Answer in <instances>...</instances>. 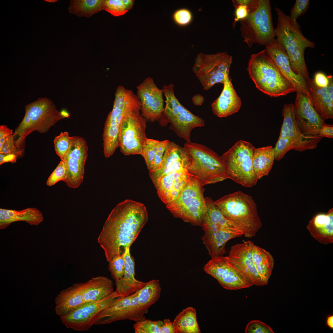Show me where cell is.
I'll use <instances>...</instances> for the list:
<instances>
[{"mask_svg": "<svg viewBox=\"0 0 333 333\" xmlns=\"http://www.w3.org/2000/svg\"><path fill=\"white\" fill-rule=\"evenodd\" d=\"M145 206L131 199L119 203L105 222L97 242L109 262L135 241L148 220ZM124 253V252H123Z\"/></svg>", "mask_w": 333, "mask_h": 333, "instance_id": "1", "label": "cell"}, {"mask_svg": "<svg viewBox=\"0 0 333 333\" xmlns=\"http://www.w3.org/2000/svg\"><path fill=\"white\" fill-rule=\"evenodd\" d=\"M275 9L278 15L274 29L275 39L285 49L294 71L308 81L310 78L305 61V51L307 48H314L315 43L304 36L297 21H292L280 9L275 7Z\"/></svg>", "mask_w": 333, "mask_h": 333, "instance_id": "2", "label": "cell"}, {"mask_svg": "<svg viewBox=\"0 0 333 333\" xmlns=\"http://www.w3.org/2000/svg\"><path fill=\"white\" fill-rule=\"evenodd\" d=\"M113 283L108 278L98 276L78 282L60 291L55 298V309L60 317L88 303L106 297L114 292Z\"/></svg>", "mask_w": 333, "mask_h": 333, "instance_id": "3", "label": "cell"}, {"mask_svg": "<svg viewBox=\"0 0 333 333\" xmlns=\"http://www.w3.org/2000/svg\"><path fill=\"white\" fill-rule=\"evenodd\" d=\"M247 69L257 88L270 97L286 96L296 92L265 49L251 55Z\"/></svg>", "mask_w": 333, "mask_h": 333, "instance_id": "4", "label": "cell"}, {"mask_svg": "<svg viewBox=\"0 0 333 333\" xmlns=\"http://www.w3.org/2000/svg\"><path fill=\"white\" fill-rule=\"evenodd\" d=\"M214 202L226 218L241 229L245 237L254 236L261 227L256 204L248 195L239 191Z\"/></svg>", "mask_w": 333, "mask_h": 333, "instance_id": "5", "label": "cell"}, {"mask_svg": "<svg viewBox=\"0 0 333 333\" xmlns=\"http://www.w3.org/2000/svg\"><path fill=\"white\" fill-rule=\"evenodd\" d=\"M25 109L24 116L13 134L15 146L23 153L28 134L35 131L46 133L58 121L64 118L53 102L46 97L39 98L26 105Z\"/></svg>", "mask_w": 333, "mask_h": 333, "instance_id": "6", "label": "cell"}, {"mask_svg": "<svg viewBox=\"0 0 333 333\" xmlns=\"http://www.w3.org/2000/svg\"><path fill=\"white\" fill-rule=\"evenodd\" d=\"M183 147L187 157L186 169L203 187L227 179L221 156L211 149L191 142Z\"/></svg>", "mask_w": 333, "mask_h": 333, "instance_id": "7", "label": "cell"}, {"mask_svg": "<svg viewBox=\"0 0 333 333\" xmlns=\"http://www.w3.org/2000/svg\"><path fill=\"white\" fill-rule=\"evenodd\" d=\"M115 97L113 109L108 116L103 134V152L106 158L113 155L119 146V128L123 118L141 110L140 100L131 90L119 86Z\"/></svg>", "mask_w": 333, "mask_h": 333, "instance_id": "8", "label": "cell"}, {"mask_svg": "<svg viewBox=\"0 0 333 333\" xmlns=\"http://www.w3.org/2000/svg\"><path fill=\"white\" fill-rule=\"evenodd\" d=\"M282 115V124L278 139L273 148L275 160H280L291 150L301 152L317 147L322 138L319 135H306L300 131L296 123L294 104H285Z\"/></svg>", "mask_w": 333, "mask_h": 333, "instance_id": "9", "label": "cell"}, {"mask_svg": "<svg viewBox=\"0 0 333 333\" xmlns=\"http://www.w3.org/2000/svg\"><path fill=\"white\" fill-rule=\"evenodd\" d=\"M203 186L191 176L176 198L166 204L175 217L194 226H200L207 211Z\"/></svg>", "mask_w": 333, "mask_h": 333, "instance_id": "10", "label": "cell"}, {"mask_svg": "<svg viewBox=\"0 0 333 333\" xmlns=\"http://www.w3.org/2000/svg\"><path fill=\"white\" fill-rule=\"evenodd\" d=\"M256 148L250 142L240 140L221 156L227 179L244 187L255 186L257 179L252 163Z\"/></svg>", "mask_w": 333, "mask_h": 333, "instance_id": "11", "label": "cell"}, {"mask_svg": "<svg viewBox=\"0 0 333 333\" xmlns=\"http://www.w3.org/2000/svg\"><path fill=\"white\" fill-rule=\"evenodd\" d=\"M271 3L260 0L257 9L240 21V31L243 41L249 47L257 43L265 46L275 39Z\"/></svg>", "mask_w": 333, "mask_h": 333, "instance_id": "12", "label": "cell"}, {"mask_svg": "<svg viewBox=\"0 0 333 333\" xmlns=\"http://www.w3.org/2000/svg\"><path fill=\"white\" fill-rule=\"evenodd\" d=\"M174 87L172 83L165 84L163 87L162 90L166 98V105L162 118L165 117L170 123L178 136L187 143H190L191 142L192 130L197 127L204 126L205 121L180 103L175 95Z\"/></svg>", "mask_w": 333, "mask_h": 333, "instance_id": "13", "label": "cell"}, {"mask_svg": "<svg viewBox=\"0 0 333 333\" xmlns=\"http://www.w3.org/2000/svg\"><path fill=\"white\" fill-rule=\"evenodd\" d=\"M232 60V56L226 52L211 54L200 53L195 59L192 71L204 89L208 90L216 84H223Z\"/></svg>", "mask_w": 333, "mask_h": 333, "instance_id": "14", "label": "cell"}, {"mask_svg": "<svg viewBox=\"0 0 333 333\" xmlns=\"http://www.w3.org/2000/svg\"><path fill=\"white\" fill-rule=\"evenodd\" d=\"M146 120L139 111L130 113L122 119L119 130V146L125 155L141 154L147 138Z\"/></svg>", "mask_w": 333, "mask_h": 333, "instance_id": "15", "label": "cell"}, {"mask_svg": "<svg viewBox=\"0 0 333 333\" xmlns=\"http://www.w3.org/2000/svg\"><path fill=\"white\" fill-rule=\"evenodd\" d=\"M204 270L216 279L220 285L227 290H236L253 286L228 256L212 257L204 266Z\"/></svg>", "mask_w": 333, "mask_h": 333, "instance_id": "16", "label": "cell"}, {"mask_svg": "<svg viewBox=\"0 0 333 333\" xmlns=\"http://www.w3.org/2000/svg\"><path fill=\"white\" fill-rule=\"evenodd\" d=\"M124 297L114 291L109 296L88 303L64 316L60 319L65 326L77 331H86L92 326L91 321L99 313Z\"/></svg>", "mask_w": 333, "mask_h": 333, "instance_id": "17", "label": "cell"}, {"mask_svg": "<svg viewBox=\"0 0 333 333\" xmlns=\"http://www.w3.org/2000/svg\"><path fill=\"white\" fill-rule=\"evenodd\" d=\"M88 148L85 140L78 136L72 137L69 150L61 160L65 163L67 174L63 181L70 188H76L83 182Z\"/></svg>", "mask_w": 333, "mask_h": 333, "instance_id": "18", "label": "cell"}, {"mask_svg": "<svg viewBox=\"0 0 333 333\" xmlns=\"http://www.w3.org/2000/svg\"><path fill=\"white\" fill-rule=\"evenodd\" d=\"M136 88L137 95L141 104L142 116L150 121L161 119L164 109L162 90L158 88L153 79L149 76Z\"/></svg>", "mask_w": 333, "mask_h": 333, "instance_id": "19", "label": "cell"}, {"mask_svg": "<svg viewBox=\"0 0 333 333\" xmlns=\"http://www.w3.org/2000/svg\"><path fill=\"white\" fill-rule=\"evenodd\" d=\"M294 105L296 123L300 131L307 136L318 135L325 122L315 109L310 97L297 92Z\"/></svg>", "mask_w": 333, "mask_h": 333, "instance_id": "20", "label": "cell"}, {"mask_svg": "<svg viewBox=\"0 0 333 333\" xmlns=\"http://www.w3.org/2000/svg\"><path fill=\"white\" fill-rule=\"evenodd\" d=\"M265 47V50L271 57L281 74L290 82L296 92L310 97L307 81L294 71L283 47L275 39Z\"/></svg>", "mask_w": 333, "mask_h": 333, "instance_id": "21", "label": "cell"}, {"mask_svg": "<svg viewBox=\"0 0 333 333\" xmlns=\"http://www.w3.org/2000/svg\"><path fill=\"white\" fill-rule=\"evenodd\" d=\"M200 226L204 232L202 237L203 243L211 258L223 255L226 253L227 242L232 239L243 235L242 233L233 232L218 226L205 219Z\"/></svg>", "mask_w": 333, "mask_h": 333, "instance_id": "22", "label": "cell"}, {"mask_svg": "<svg viewBox=\"0 0 333 333\" xmlns=\"http://www.w3.org/2000/svg\"><path fill=\"white\" fill-rule=\"evenodd\" d=\"M192 176L185 168L152 180L158 195L166 204L175 199Z\"/></svg>", "mask_w": 333, "mask_h": 333, "instance_id": "23", "label": "cell"}, {"mask_svg": "<svg viewBox=\"0 0 333 333\" xmlns=\"http://www.w3.org/2000/svg\"><path fill=\"white\" fill-rule=\"evenodd\" d=\"M253 244V241L248 240L235 244L231 247L228 256L245 274L253 286H261L252 257Z\"/></svg>", "mask_w": 333, "mask_h": 333, "instance_id": "24", "label": "cell"}, {"mask_svg": "<svg viewBox=\"0 0 333 333\" xmlns=\"http://www.w3.org/2000/svg\"><path fill=\"white\" fill-rule=\"evenodd\" d=\"M229 74L225 76L221 93L212 104L213 113L220 117H226L237 112L241 106V99L233 86Z\"/></svg>", "mask_w": 333, "mask_h": 333, "instance_id": "25", "label": "cell"}, {"mask_svg": "<svg viewBox=\"0 0 333 333\" xmlns=\"http://www.w3.org/2000/svg\"><path fill=\"white\" fill-rule=\"evenodd\" d=\"M329 83L325 87L316 86L313 79L308 82L310 97L314 107L322 119L324 120L333 118V78L328 76Z\"/></svg>", "mask_w": 333, "mask_h": 333, "instance_id": "26", "label": "cell"}, {"mask_svg": "<svg viewBox=\"0 0 333 333\" xmlns=\"http://www.w3.org/2000/svg\"><path fill=\"white\" fill-rule=\"evenodd\" d=\"M187 162V157L183 147L170 141L160 165L149 171L150 178L152 180L170 172L186 168Z\"/></svg>", "mask_w": 333, "mask_h": 333, "instance_id": "27", "label": "cell"}, {"mask_svg": "<svg viewBox=\"0 0 333 333\" xmlns=\"http://www.w3.org/2000/svg\"><path fill=\"white\" fill-rule=\"evenodd\" d=\"M132 294L122 298L99 313L92 320L91 325L108 324L124 320L134 321V314L130 303Z\"/></svg>", "mask_w": 333, "mask_h": 333, "instance_id": "28", "label": "cell"}, {"mask_svg": "<svg viewBox=\"0 0 333 333\" xmlns=\"http://www.w3.org/2000/svg\"><path fill=\"white\" fill-rule=\"evenodd\" d=\"M130 247L127 248L122 254L125 262V271L123 277L115 280V291L123 297L132 295L139 291L146 285L144 282L135 278V262L130 251Z\"/></svg>", "mask_w": 333, "mask_h": 333, "instance_id": "29", "label": "cell"}, {"mask_svg": "<svg viewBox=\"0 0 333 333\" xmlns=\"http://www.w3.org/2000/svg\"><path fill=\"white\" fill-rule=\"evenodd\" d=\"M307 229L319 242L328 245L333 242V209L326 214H317L309 221Z\"/></svg>", "mask_w": 333, "mask_h": 333, "instance_id": "30", "label": "cell"}, {"mask_svg": "<svg viewBox=\"0 0 333 333\" xmlns=\"http://www.w3.org/2000/svg\"><path fill=\"white\" fill-rule=\"evenodd\" d=\"M43 220L41 212L35 208L15 210L0 208V229H4L13 222L24 221L31 225H37Z\"/></svg>", "mask_w": 333, "mask_h": 333, "instance_id": "31", "label": "cell"}, {"mask_svg": "<svg viewBox=\"0 0 333 333\" xmlns=\"http://www.w3.org/2000/svg\"><path fill=\"white\" fill-rule=\"evenodd\" d=\"M252 256L261 286L265 285L268 283L273 268V257L269 252L254 243L252 248Z\"/></svg>", "mask_w": 333, "mask_h": 333, "instance_id": "32", "label": "cell"}, {"mask_svg": "<svg viewBox=\"0 0 333 333\" xmlns=\"http://www.w3.org/2000/svg\"><path fill=\"white\" fill-rule=\"evenodd\" d=\"M274 160L273 147L272 146L255 149L252 163L254 172L258 180L268 175Z\"/></svg>", "mask_w": 333, "mask_h": 333, "instance_id": "33", "label": "cell"}, {"mask_svg": "<svg viewBox=\"0 0 333 333\" xmlns=\"http://www.w3.org/2000/svg\"><path fill=\"white\" fill-rule=\"evenodd\" d=\"M176 333H200L197 320L195 309L191 307L183 309L175 318L173 322Z\"/></svg>", "mask_w": 333, "mask_h": 333, "instance_id": "34", "label": "cell"}, {"mask_svg": "<svg viewBox=\"0 0 333 333\" xmlns=\"http://www.w3.org/2000/svg\"><path fill=\"white\" fill-rule=\"evenodd\" d=\"M161 288L159 281L154 279L147 282L138 291V303L142 308L148 310L160 296Z\"/></svg>", "mask_w": 333, "mask_h": 333, "instance_id": "35", "label": "cell"}, {"mask_svg": "<svg viewBox=\"0 0 333 333\" xmlns=\"http://www.w3.org/2000/svg\"><path fill=\"white\" fill-rule=\"evenodd\" d=\"M103 10V0H70L69 12L79 17H90Z\"/></svg>", "mask_w": 333, "mask_h": 333, "instance_id": "36", "label": "cell"}, {"mask_svg": "<svg viewBox=\"0 0 333 333\" xmlns=\"http://www.w3.org/2000/svg\"><path fill=\"white\" fill-rule=\"evenodd\" d=\"M134 2L133 0H103V10L114 16H120L132 8Z\"/></svg>", "mask_w": 333, "mask_h": 333, "instance_id": "37", "label": "cell"}, {"mask_svg": "<svg viewBox=\"0 0 333 333\" xmlns=\"http://www.w3.org/2000/svg\"><path fill=\"white\" fill-rule=\"evenodd\" d=\"M159 141L147 138L141 155L144 158L149 171L153 169L154 160L158 151Z\"/></svg>", "mask_w": 333, "mask_h": 333, "instance_id": "38", "label": "cell"}, {"mask_svg": "<svg viewBox=\"0 0 333 333\" xmlns=\"http://www.w3.org/2000/svg\"><path fill=\"white\" fill-rule=\"evenodd\" d=\"M163 321L145 319L136 322L133 326L135 333H160Z\"/></svg>", "mask_w": 333, "mask_h": 333, "instance_id": "39", "label": "cell"}, {"mask_svg": "<svg viewBox=\"0 0 333 333\" xmlns=\"http://www.w3.org/2000/svg\"><path fill=\"white\" fill-rule=\"evenodd\" d=\"M72 142V137L67 132H62L54 140L55 150L62 160L68 151Z\"/></svg>", "mask_w": 333, "mask_h": 333, "instance_id": "40", "label": "cell"}, {"mask_svg": "<svg viewBox=\"0 0 333 333\" xmlns=\"http://www.w3.org/2000/svg\"><path fill=\"white\" fill-rule=\"evenodd\" d=\"M109 262V270L112 278L115 281L121 278L125 271V262L122 254L114 256Z\"/></svg>", "mask_w": 333, "mask_h": 333, "instance_id": "41", "label": "cell"}, {"mask_svg": "<svg viewBox=\"0 0 333 333\" xmlns=\"http://www.w3.org/2000/svg\"><path fill=\"white\" fill-rule=\"evenodd\" d=\"M67 174V168L65 162L61 160L48 178L46 184L48 186L54 185L60 181H63Z\"/></svg>", "mask_w": 333, "mask_h": 333, "instance_id": "42", "label": "cell"}, {"mask_svg": "<svg viewBox=\"0 0 333 333\" xmlns=\"http://www.w3.org/2000/svg\"><path fill=\"white\" fill-rule=\"evenodd\" d=\"M310 3L309 0H296L290 13L291 19L294 22H297L298 18L308 9Z\"/></svg>", "mask_w": 333, "mask_h": 333, "instance_id": "43", "label": "cell"}, {"mask_svg": "<svg viewBox=\"0 0 333 333\" xmlns=\"http://www.w3.org/2000/svg\"><path fill=\"white\" fill-rule=\"evenodd\" d=\"M245 333H274L268 325L258 320H252L247 325Z\"/></svg>", "mask_w": 333, "mask_h": 333, "instance_id": "44", "label": "cell"}, {"mask_svg": "<svg viewBox=\"0 0 333 333\" xmlns=\"http://www.w3.org/2000/svg\"><path fill=\"white\" fill-rule=\"evenodd\" d=\"M173 18L175 22L180 26H185L189 24L192 19V14L188 10L181 9L176 11L173 14Z\"/></svg>", "mask_w": 333, "mask_h": 333, "instance_id": "45", "label": "cell"}, {"mask_svg": "<svg viewBox=\"0 0 333 333\" xmlns=\"http://www.w3.org/2000/svg\"><path fill=\"white\" fill-rule=\"evenodd\" d=\"M0 153L13 154L17 156L18 157L21 156L23 153L15 146L12 134L4 142L1 149L0 150Z\"/></svg>", "mask_w": 333, "mask_h": 333, "instance_id": "46", "label": "cell"}, {"mask_svg": "<svg viewBox=\"0 0 333 333\" xmlns=\"http://www.w3.org/2000/svg\"><path fill=\"white\" fill-rule=\"evenodd\" d=\"M232 2L235 7L239 5L246 6L249 14L257 9L259 6L260 0H232Z\"/></svg>", "mask_w": 333, "mask_h": 333, "instance_id": "47", "label": "cell"}, {"mask_svg": "<svg viewBox=\"0 0 333 333\" xmlns=\"http://www.w3.org/2000/svg\"><path fill=\"white\" fill-rule=\"evenodd\" d=\"M235 8V17L233 24L234 27L238 21L245 18L249 14L248 9L245 6L239 5Z\"/></svg>", "mask_w": 333, "mask_h": 333, "instance_id": "48", "label": "cell"}, {"mask_svg": "<svg viewBox=\"0 0 333 333\" xmlns=\"http://www.w3.org/2000/svg\"><path fill=\"white\" fill-rule=\"evenodd\" d=\"M313 80L316 86L319 87L323 88L328 85L329 78L328 76H327L324 73L318 72L315 74Z\"/></svg>", "mask_w": 333, "mask_h": 333, "instance_id": "49", "label": "cell"}, {"mask_svg": "<svg viewBox=\"0 0 333 333\" xmlns=\"http://www.w3.org/2000/svg\"><path fill=\"white\" fill-rule=\"evenodd\" d=\"M13 134L12 130L5 125L0 126V150L6 141Z\"/></svg>", "mask_w": 333, "mask_h": 333, "instance_id": "50", "label": "cell"}, {"mask_svg": "<svg viewBox=\"0 0 333 333\" xmlns=\"http://www.w3.org/2000/svg\"><path fill=\"white\" fill-rule=\"evenodd\" d=\"M318 135L322 138L327 137L329 138H333V125L327 124L325 123L322 125Z\"/></svg>", "mask_w": 333, "mask_h": 333, "instance_id": "51", "label": "cell"}, {"mask_svg": "<svg viewBox=\"0 0 333 333\" xmlns=\"http://www.w3.org/2000/svg\"><path fill=\"white\" fill-rule=\"evenodd\" d=\"M160 333H176V329L173 322L169 319H165L161 328Z\"/></svg>", "mask_w": 333, "mask_h": 333, "instance_id": "52", "label": "cell"}, {"mask_svg": "<svg viewBox=\"0 0 333 333\" xmlns=\"http://www.w3.org/2000/svg\"><path fill=\"white\" fill-rule=\"evenodd\" d=\"M17 156L13 154H6L0 153V164L7 162H15L16 161Z\"/></svg>", "mask_w": 333, "mask_h": 333, "instance_id": "53", "label": "cell"}, {"mask_svg": "<svg viewBox=\"0 0 333 333\" xmlns=\"http://www.w3.org/2000/svg\"><path fill=\"white\" fill-rule=\"evenodd\" d=\"M193 103L195 105L199 106L202 105L204 101V97L199 94L195 95L192 98Z\"/></svg>", "mask_w": 333, "mask_h": 333, "instance_id": "54", "label": "cell"}, {"mask_svg": "<svg viewBox=\"0 0 333 333\" xmlns=\"http://www.w3.org/2000/svg\"><path fill=\"white\" fill-rule=\"evenodd\" d=\"M326 323L328 327L331 329L333 328V315H330L327 318Z\"/></svg>", "mask_w": 333, "mask_h": 333, "instance_id": "55", "label": "cell"}, {"mask_svg": "<svg viewBox=\"0 0 333 333\" xmlns=\"http://www.w3.org/2000/svg\"><path fill=\"white\" fill-rule=\"evenodd\" d=\"M60 112L64 118L69 117L70 116L69 113L66 110L63 109L60 111Z\"/></svg>", "mask_w": 333, "mask_h": 333, "instance_id": "56", "label": "cell"}, {"mask_svg": "<svg viewBox=\"0 0 333 333\" xmlns=\"http://www.w3.org/2000/svg\"><path fill=\"white\" fill-rule=\"evenodd\" d=\"M44 1L47 2L51 3H54L57 1V0H44Z\"/></svg>", "mask_w": 333, "mask_h": 333, "instance_id": "57", "label": "cell"}]
</instances>
